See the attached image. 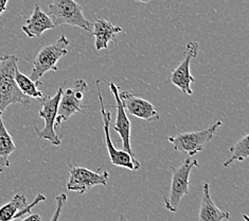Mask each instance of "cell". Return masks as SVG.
I'll use <instances>...</instances> for the list:
<instances>
[{"instance_id": "18", "label": "cell", "mask_w": 249, "mask_h": 221, "mask_svg": "<svg viewBox=\"0 0 249 221\" xmlns=\"http://www.w3.org/2000/svg\"><path fill=\"white\" fill-rule=\"evenodd\" d=\"M15 82L18 88L26 95V96L36 99L44 97V94L37 88V85L39 84H37L36 82H34L30 77L20 73L18 67L15 70Z\"/></svg>"}, {"instance_id": "20", "label": "cell", "mask_w": 249, "mask_h": 221, "mask_svg": "<svg viewBox=\"0 0 249 221\" xmlns=\"http://www.w3.org/2000/svg\"><path fill=\"white\" fill-rule=\"evenodd\" d=\"M67 201V196L65 194H62L60 196H57L55 198V202H56V207L54 212H53V216L51 217V221H55L58 218H60L61 212L63 210V206L65 205V203Z\"/></svg>"}, {"instance_id": "7", "label": "cell", "mask_w": 249, "mask_h": 221, "mask_svg": "<svg viewBox=\"0 0 249 221\" xmlns=\"http://www.w3.org/2000/svg\"><path fill=\"white\" fill-rule=\"evenodd\" d=\"M63 89V87L58 88L57 93L53 97L45 96L44 95L43 98H39V101L41 103V110L38 113V116L44 119L45 127L43 130H38L36 128V125H34L35 132H36L39 139L49 141L51 144L54 146L61 145V140L58 139L55 131V119Z\"/></svg>"}, {"instance_id": "21", "label": "cell", "mask_w": 249, "mask_h": 221, "mask_svg": "<svg viewBox=\"0 0 249 221\" xmlns=\"http://www.w3.org/2000/svg\"><path fill=\"white\" fill-rule=\"evenodd\" d=\"M22 220H23V221H31V220L40 221V220H41V217L39 216V215H37V214H32V215L29 214V216L23 217Z\"/></svg>"}, {"instance_id": "9", "label": "cell", "mask_w": 249, "mask_h": 221, "mask_svg": "<svg viewBox=\"0 0 249 221\" xmlns=\"http://www.w3.org/2000/svg\"><path fill=\"white\" fill-rule=\"evenodd\" d=\"M109 172L93 171L84 167H74L69 165V180L67 182V189L69 192H75L81 195L84 194L97 185L106 186L108 183Z\"/></svg>"}, {"instance_id": "15", "label": "cell", "mask_w": 249, "mask_h": 221, "mask_svg": "<svg viewBox=\"0 0 249 221\" xmlns=\"http://www.w3.org/2000/svg\"><path fill=\"white\" fill-rule=\"evenodd\" d=\"M229 218L230 213L228 211H222L212 201L209 193V183H204L198 219L201 221H221Z\"/></svg>"}, {"instance_id": "22", "label": "cell", "mask_w": 249, "mask_h": 221, "mask_svg": "<svg viewBox=\"0 0 249 221\" xmlns=\"http://www.w3.org/2000/svg\"><path fill=\"white\" fill-rule=\"evenodd\" d=\"M9 0H0V15H1L3 12L7 11V4Z\"/></svg>"}, {"instance_id": "5", "label": "cell", "mask_w": 249, "mask_h": 221, "mask_svg": "<svg viewBox=\"0 0 249 221\" xmlns=\"http://www.w3.org/2000/svg\"><path fill=\"white\" fill-rule=\"evenodd\" d=\"M222 124L223 122L218 121L207 129L182 133L176 136H171L169 137L168 141L173 146L174 150L181 153H187L190 157H193L196 153L203 151L205 145L208 144L212 140L217 128L221 127Z\"/></svg>"}, {"instance_id": "14", "label": "cell", "mask_w": 249, "mask_h": 221, "mask_svg": "<svg viewBox=\"0 0 249 221\" xmlns=\"http://www.w3.org/2000/svg\"><path fill=\"white\" fill-rule=\"evenodd\" d=\"M54 28L55 26L52 22L50 16L43 12L38 4H35L32 15L26 20L21 30L28 38L33 39L40 38L47 30H51Z\"/></svg>"}, {"instance_id": "3", "label": "cell", "mask_w": 249, "mask_h": 221, "mask_svg": "<svg viewBox=\"0 0 249 221\" xmlns=\"http://www.w3.org/2000/svg\"><path fill=\"white\" fill-rule=\"evenodd\" d=\"M194 167H199L197 160H191L187 158L179 167L170 166V170L172 171V182L171 190L169 197H163L165 210L175 213L178 208L179 202L183 196L189 193V184H190V173Z\"/></svg>"}, {"instance_id": "23", "label": "cell", "mask_w": 249, "mask_h": 221, "mask_svg": "<svg viewBox=\"0 0 249 221\" xmlns=\"http://www.w3.org/2000/svg\"><path fill=\"white\" fill-rule=\"evenodd\" d=\"M138 1H140V2H144V3H147V2H150L151 0H138Z\"/></svg>"}, {"instance_id": "12", "label": "cell", "mask_w": 249, "mask_h": 221, "mask_svg": "<svg viewBox=\"0 0 249 221\" xmlns=\"http://www.w3.org/2000/svg\"><path fill=\"white\" fill-rule=\"evenodd\" d=\"M119 97L122 101L124 110L129 115L143 119L146 121H153L159 119V114L157 110L149 101L136 96V95L127 91L119 92Z\"/></svg>"}, {"instance_id": "4", "label": "cell", "mask_w": 249, "mask_h": 221, "mask_svg": "<svg viewBox=\"0 0 249 221\" xmlns=\"http://www.w3.org/2000/svg\"><path fill=\"white\" fill-rule=\"evenodd\" d=\"M69 43V40L65 35H62L55 43L47 45L38 51L33 62V69L30 76L34 82L40 85V78L46 73H48L50 70H57L56 64L61 58L68 53L67 48Z\"/></svg>"}, {"instance_id": "1", "label": "cell", "mask_w": 249, "mask_h": 221, "mask_svg": "<svg viewBox=\"0 0 249 221\" xmlns=\"http://www.w3.org/2000/svg\"><path fill=\"white\" fill-rule=\"evenodd\" d=\"M16 56L0 57V114H3L8 106L20 103L29 105L31 98L26 96L15 82V70L18 67Z\"/></svg>"}, {"instance_id": "8", "label": "cell", "mask_w": 249, "mask_h": 221, "mask_svg": "<svg viewBox=\"0 0 249 221\" xmlns=\"http://www.w3.org/2000/svg\"><path fill=\"white\" fill-rule=\"evenodd\" d=\"M96 85H97V91H98V98L101 105V115H102V121H103L105 144H106V148H107L110 162L112 165L123 167V168H127L129 170H134V171L138 170L140 168V163L138 161H134L133 158L124 150H117L115 146L112 145V141L110 139V132H109L111 114L109 111L105 110L102 92H101V88H100V80H97Z\"/></svg>"}, {"instance_id": "6", "label": "cell", "mask_w": 249, "mask_h": 221, "mask_svg": "<svg viewBox=\"0 0 249 221\" xmlns=\"http://www.w3.org/2000/svg\"><path fill=\"white\" fill-rule=\"evenodd\" d=\"M87 89V83L83 79L76 80L72 88L63 89L55 119V129L60 127L62 121H68L75 113L84 112L83 110L87 106L83 105L82 100Z\"/></svg>"}, {"instance_id": "13", "label": "cell", "mask_w": 249, "mask_h": 221, "mask_svg": "<svg viewBox=\"0 0 249 221\" xmlns=\"http://www.w3.org/2000/svg\"><path fill=\"white\" fill-rule=\"evenodd\" d=\"M122 32V28L115 26L108 20L99 19L92 25V31L90 32L94 37V47L96 50L100 51L107 49L110 41H118V34Z\"/></svg>"}, {"instance_id": "11", "label": "cell", "mask_w": 249, "mask_h": 221, "mask_svg": "<svg viewBox=\"0 0 249 221\" xmlns=\"http://www.w3.org/2000/svg\"><path fill=\"white\" fill-rule=\"evenodd\" d=\"M108 85L117 104L116 122L115 124H112V128H114L116 132L119 133V136L122 141L123 150L127 152L130 157L133 158L134 161H137L132 149V145H130V121L126 115L125 110H124L122 101L119 97V87H118L114 82H109Z\"/></svg>"}, {"instance_id": "19", "label": "cell", "mask_w": 249, "mask_h": 221, "mask_svg": "<svg viewBox=\"0 0 249 221\" xmlns=\"http://www.w3.org/2000/svg\"><path fill=\"white\" fill-rule=\"evenodd\" d=\"M230 158L223 163L224 167H228L235 161L243 162L249 157V135L245 134L241 140L235 142V145L230 148Z\"/></svg>"}, {"instance_id": "10", "label": "cell", "mask_w": 249, "mask_h": 221, "mask_svg": "<svg viewBox=\"0 0 249 221\" xmlns=\"http://www.w3.org/2000/svg\"><path fill=\"white\" fill-rule=\"evenodd\" d=\"M198 52V43L191 41L186 46V49L183 51V61L177 66L169 77V81L172 84L178 87L183 94L192 95L193 91L191 84L195 81L193 76L190 73V63L192 59L196 58Z\"/></svg>"}, {"instance_id": "2", "label": "cell", "mask_w": 249, "mask_h": 221, "mask_svg": "<svg viewBox=\"0 0 249 221\" xmlns=\"http://www.w3.org/2000/svg\"><path fill=\"white\" fill-rule=\"evenodd\" d=\"M49 16L54 26L69 25L85 31H92V23L86 20L83 9L75 0H52L49 4Z\"/></svg>"}, {"instance_id": "17", "label": "cell", "mask_w": 249, "mask_h": 221, "mask_svg": "<svg viewBox=\"0 0 249 221\" xmlns=\"http://www.w3.org/2000/svg\"><path fill=\"white\" fill-rule=\"evenodd\" d=\"M27 205L26 196L23 194H16L10 202L0 207V221L14 220L15 215L22 211Z\"/></svg>"}, {"instance_id": "16", "label": "cell", "mask_w": 249, "mask_h": 221, "mask_svg": "<svg viewBox=\"0 0 249 221\" xmlns=\"http://www.w3.org/2000/svg\"><path fill=\"white\" fill-rule=\"evenodd\" d=\"M16 146L12 136L4 127L2 115L0 114V173L10 166L9 158L15 151Z\"/></svg>"}]
</instances>
